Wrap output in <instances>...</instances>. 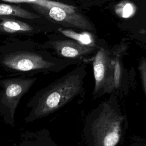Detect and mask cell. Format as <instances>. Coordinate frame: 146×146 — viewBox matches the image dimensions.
<instances>
[{"instance_id": "obj_10", "label": "cell", "mask_w": 146, "mask_h": 146, "mask_svg": "<svg viewBox=\"0 0 146 146\" xmlns=\"http://www.w3.org/2000/svg\"><path fill=\"white\" fill-rule=\"evenodd\" d=\"M115 11L120 17L127 18L132 17L135 13L136 7L130 2L122 1L115 6Z\"/></svg>"}, {"instance_id": "obj_12", "label": "cell", "mask_w": 146, "mask_h": 146, "mask_svg": "<svg viewBox=\"0 0 146 146\" xmlns=\"http://www.w3.org/2000/svg\"><path fill=\"white\" fill-rule=\"evenodd\" d=\"M13 3H28L43 7H50L56 5L58 2L51 0H2Z\"/></svg>"}, {"instance_id": "obj_1", "label": "cell", "mask_w": 146, "mask_h": 146, "mask_svg": "<svg viewBox=\"0 0 146 146\" xmlns=\"http://www.w3.org/2000/svg\"><path fill=\"white\" fill-rule=\"evenodd\" d=\"M82 84L79 74H69L49 86L39 98L27 120L43 117L62 107L79 92Z\"/></svg>"}, {"instance_id": "obj_7", "label": "cell", "mask_w": 146, "mask_h": 146, "mask_svg": "<svg viewBox=\"0 0 146 146\" xmlns=\"http://www.w3.org/2000/svg\"><path fill=\"white\" fill-rule=\"evenodd\" d=\"M33 27L29 24L12 19L7 16L0 15V30L8 33L30 31Z\"/></svg>"}, {"instance_id": "obj_5", "label": "cell", "mask_w": 146, "mask_h": 146, "mask_svg": "<svg viewBox=\"0 0 146 146\" xmlns=\"http://www.w3.org/2000/svg\"><path fill=\"white\" fill-rule=\"evenodd\" d=\"M36 78L14 79L6 80L3 82L5 87L2 102L7 107L13 117L17 104L21 98L31 87Z\"/></svg>"}, {"instance_id": "obj_8", "label": "cell", "mask_w": 146, "mask_h": 146, "mask_svg": "<svg viewBox=\"0 0 146 146\" xmlns=\"http://www.w3.org/2000/svg\"><path fill=\"white\" fill-rule=\"evenodd\" d=\"M0 15L14 16L29 19H36L40 17V15L31 13L19 6L5 3H0Z\"/></svg>"}, {"instance_id": "obj_6", "label": "cell", "mask_w": 146, "mask_h": 146, "mask_svg": "<svg viewBox=\"0 0 146 146\" xmlns=\"http://www.w3.org/2000/svg\"><path fill=\"white\" fill-rule=\"evenodd\" d=\"M55 51L60 55L70 58H75L86 55L95 50L92 46L84 45L71 40H56L51 43Z\"/></svg>"}, {"instance_id": "obj_11", "label": "cell", "mask_w": 146, "mask_h": 146, "mask_svg": "<svg viewBox=\"0 0 146 146\" xmlns=\"http://www.w3.org/2000/svg\"><path fill=\"white\" fill-rule=\"evenodd\" d=\"M121 78V65L119 58L116 57L113 59L112 72V90L118 87Z\"/></svg>"}, {"instance_id": "obj_3", "label": "cell", "mask_w": 146, "mask_h": 146, "mask_svg": "<svg viewBox=\"0 0 146 146\" xmlns=\"http://www.w3.org/2000/svg\"><path fill=\"white\" fill-rule=\"evenodd\" d=\"M2 63L6 67L18 71L47 69L54 66L53 63L45 60L41 55L26 51L9 54L3 57Z\"/></svg>"}, {"instance_id": "obj_2", "label": "cell", "mask_w": 146, "mask_h": 146, "mask_svg": "<svg viewBox=\"0 0 146 146\" xmlns=\"http://www.w3.org/2000/svg\"><path fill=\"white\" fill-rule=\"evenodd\" d=\"M122 121L115 110L105 106L92 127L96 146H116L120 138Z\"/></svg>"}, {"instance_id": "obj_13", "label": "cell", "mask_w": 146, "mask_h": 146, "mask_svg": "<svg viewBox=\"0 0 146 146\" xmlns=\"http://www.w3.org/2000/svg\"><path fill=\"white\" fill-rule=\"evenodd\" d=\"M139 70L141 75L144 90L146 95V59H141L139 66Z\"/></svg>"}, {"instance_id": "obj_9", "label": "cell", "mask_w": 146, "mask_h": 146, "mask_svg": "<svg viewBox=\"0 0 146 146\" xmlns=\"http://www.w3.org/2000/svg\"><path fill=\"white\" fill-rule=\"evenodd\" d=\"M59 31L65 36L72 38L80 44L92 47L94 46V38L87 32L78 33L70 29H59Z\"/></svg>"}, {"instance_id": "obj_4", "label": "cell", "mask_w": 146, "mask_h": 146, "mask_svg": "<svg viewBox=\"0 0 146 146\" xmlns=\"http://www.w3.org/2000/svg\"><path fill=\"white\" fill-rule=\"evenodd\" d=\"M113 59L110 53L100 48L96 54L93 60V70L95 79V93L102 90L110 92L112 88V72Z\"/></svg>"}]
</instances>
